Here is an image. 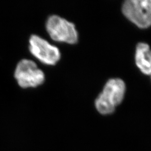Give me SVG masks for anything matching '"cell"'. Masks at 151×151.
<instances>
[{
    "instance_id": "obj_1",
    "label": "cell",
    "mask_w": 151,
    "mask_h": 151,
    "mask_svg": "<svg viewBox=\"0 0 151 151\" xmlns=\"http://www.w3.org/2000/svg\"><path fill=\"white\" fill-rule=\"evenodd\" d=\"M125 91V85L119 78L110 80L99 95L95 105L98 111L104 115L113 113L115 108L122 101Z\"/></svg>"
},
{
    "instance_id": "obj_2",
    "label": "cell",
    "mask_w": 151,
    "mask_h": 151,
    "mask_svg": "<svg viewBox=\"0 0 151 151\" xmlns=\"http://www.w3.org/2000/svg\"><path fill=\"white\" fill-rule=\"evenodd\" d=\"M122 11L137 27L151 26V0H127L123 5Z\"/></svg>"
},
{
    "instance_id": "obj_3",
    "label": "cell",
    "mask_w": 151,
    "mask_h": 151,
    "mask_svg": "<svg viewBox=\"0 0 151 151\" xmlns=\"http://www.w3.org/2000/svg\"><path fill=\"white\" fill-rule=\"evenodd\" d=\"M47 30L50 37L58 42L75 44L78 34L73 24L60 16H50L47 22Z\"/></svg>"
},
{
    "instance_id": "obj_4",
    "label": "cell",
    "mask_w": 151,
    "mask_h": 151,
    "mask_svg": "<svg viewBox=\"0 0 151 151\" xmlns=\"http://www.w3.org/2000/svg\"><path fill=\"white\" fill-rule=\"evenodd\" d=\"M15 78L22 88L37 87L44 81V75L32 60H22L19 62L15 72Z\"/></svg>"
},
{
    "instance_id": "obj_5",
    "label": "cell",
    "mask_w": 151,
    "mask_h": 151,
    "mask_svg": "<svg viewBox=\"0 0 151 151\" xmlns=\"http://www.w3.org/2000/svg\"><path fill=\"white\" fill-rule=\"evenodd\" d=\"M32 54L46 65H54L60 59L58 49L37 35H32L29 40Z\"/></svg>"
},
{
    "instance_id": "obj_6",
    "label": "cell",
    "mask_w": 151,
    "mask_h": 151,
    "mask_svg": "<svg viewBox=\"0 0 151 151\" xmlns=\"http://www.w3.org/2000/svg\"><path fill=\"white\" fill-rule=\"evenodd\" d=\"M135 63L141 72L151 75V50L148 44L140 43L137 45Z\"/></svg>"
}]
</instances>
